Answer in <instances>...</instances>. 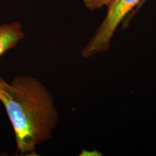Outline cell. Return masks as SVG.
I'll return each instance as SVG.
<instances>
[{
  "label": "cell",
  "mask_w": 156,
  "mask_h": 156,
  "mask_svg": "<svg viewBox=\"0 0 156 156\" xmlns=\"http://www.w3.org/2000/svg\"><path fill=\"white\" fill-rule=\"evenodd\" d=\"M140 1L141 0H113L107 6V15L94 36L82 50V57L89 58L108 50L118 26Z\"/></svg>",
  "instance_id": "obj_2"
},
{
  "label": "cell",
  "mask_w": 156,
  "mask_h": 156,
  "mask_svg": "<svg viewBox=\"0 0 156 156\" xmlns=\"http://www.w3.org/2000/svg\"><path fill=\"white\" fill-rule=\"evenodd\" d=\"M113 0H83L85 6L90 11L100 9L102 6H108Z\"/></svg>",
  "instance_id": "obj_4"
},
{
  "label": "cell",
  "mask_w": 156,
  "mask_h": 156,
  "mask_svg": "<svg viewBox=\"0 0 156 156\" xmlns=\"http://www.w3.org/2000/svg\"><path fill=\"white\" fill-rule=\"evenodd\" d=\"M0 101L14 129L17 155L31 156L52 137L58 113L49 90L39 80L17 76L11 83L0 79Z\"/></svg>",
  "instance_id": "obj_1"
},
{
  "label": "cell",
  "mask_w": 156,
  "mask_h": 156,
  "mask_svg": "<svg viewBox=\"0 0 156 156\" xmlns=\"http://www.w3.org/2000/svg\"><path fill=\"white\" fill-rule=\"evenodd\" d=\"M24 38L22 26L17 22L0 26V57Z\"/></svg>",
  "instance_id": "obj_3"
}]
</instances>
